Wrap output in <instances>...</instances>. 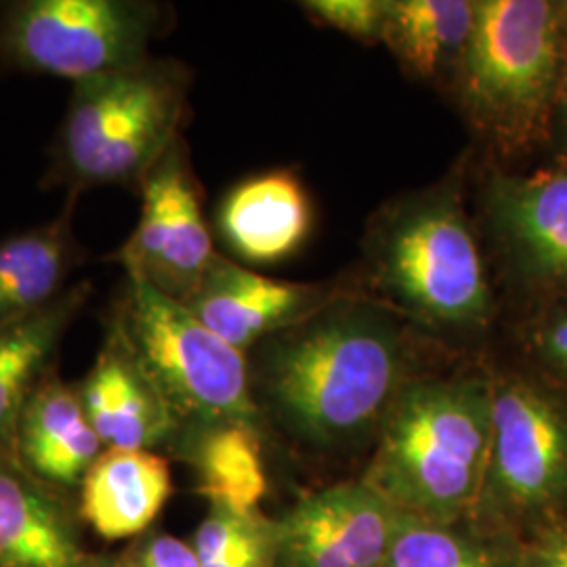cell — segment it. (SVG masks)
I'll return each mask as SVG.
<instances>
[{
	"label": "cell",
	"mask_w": 567,
	"mask_h": 567,
	"mask_svg": "<svg viewBox=\"0 0 567 567\" xmlns=\"http://www.w3.org/2000/svg\"><path fill=\"white\" fill-rule=\"evenodd\" d=\"M105 328L142 364L179 433L224 423L261 431L264 414L252 395L248 355L219 339L182 301L126 276Z\"/></svg>",
	"instance_id": "obj_5"
},
{
	"label": "cell",
	"mask_w": 567,
	"mask_h": 567,
	"mask_svg": "<svg viewBox=\"0 0 567 567\" xmlns=\"http://www.w3.org/2000/svg\"><path fill=\"white\" fill-rule=\"evenodd\" d=\"M564 4L477 0L452 93L473 133L498 150L524 142L557 97Z\"/></svg>",
	"instance_id": "obj_6"
},
{
	"label": "cell",
	"mask_w": 567,
	"mask_h": 567,
	"mask_svg": "<svg viewBox=\"0 0 567 567\" xmlns=\"http://www.w3.org/2000/svg\"><path fill=\"white\" fill-rule=\"evenodd\" d=\"M189 74L182 63H142L76 82L53 145L47 183L79 196L91 187L137 189L182 135Z\"/></svg>",
	"instance_id": "obj_4"
},
{
	"label": "cell",
	"mask_w": 567,
	"mask_h": 567,
	"mask_svg": "<svg viewBox=\"0 0 567 567\" xmlns=\"http://www.w3.org/2000/svg\"><path fill=\"white\" fill-rule=\"evenodd\" d=\"M60 503L0 450V567H84Z\"/></svg>",
	"instance_id": "obj_17"
},
{
	"label": "cell",
	"mask_w": 567,
	"mask_h": 567,
	"mask_svg": "<svg viewBox=\"0 0 567 567\" xmlns=\"http://www.w3.org/2000/svg\"><path fill=\"white\" fill-rule=\"evenodd\" d=\"M515 567H567V519L519 540Z\"/></svg>",
	"instance_id": "obj_25"
},
{
	"label": "cell",
	"mask_w": 567,
	"mask_h": 567,
	"mask_svg": "<svg viewBox=\"0 0 567 567\" xmlns=\"http://www.w3.org/2000/svg\"><path fill=\"white\" fill-rule=\"evenodd\" d=\"M466 166L463 154L440 182L374 213L355 288L447 349L475 344L496 316L484 238L466 204Z\"/></svg>",
	"instance_id": "obj_2"
},
{
	"label": "cell",
	"mask_w": 567,
	"mask_h": 567,
	"mask_svg": "<svg viewBox=\"0 0 567 567\" xmlns=\"http://www.w3.org/2000/svg\"><path fill=\"white\" fill-rule=\"evenodd\" d=\"M477 18V0H386L383 44L419 81L452 86Z\"/></svg>",
	"instance_id": "obj_20"
},
{
	"label": "cell",
	"mask_w": 567,
	"mask_h": 567,
	"mask_svg": "<svg viewBox=\"0 0 567 567\" xmlns=\"http://www.w3.org/2000/svg\"><path fill=\"white\" fill-rule=\"evenodd\" d=\"M311 227L309 194L290 171L243 179L217 206V231L231 255L246 264L286 261L307 243Z\"/></svg>",
	"instance_id": "obj_14"
},
{
	"label": "cell",
	"mask_w": 567,
	"mask_h": 567,
	"mask_svg": "<svg viewBox=\"0 0 567 567\" xmlns=\"http://www.w3.org/2000/svg\"><path fill=\"white\" fill-rule=\"evenodd\" d=\"M182 446L210 507L243 515L259 513L267 492L261 431L224 423L182 431Z\"/></svg>",
	"instance_id": "obj_21"
},
{
	"label": "cell",
	"mask_w": 567,
	"mask_h": 567,
	"mask_svg": "<svg viewBox=\"0 0 567 567\" xmlns=\"http://www.w3.org/2000/svg\"><path fill=\"white\" fill-rule=\"evenodd\" d=\"M421 341L389 307L343 286L248 353L255 402L313 450L374 440L389 405L416 374Z\"/></svg>",
	"instance_id": "obj_1"
},
{
	"label": "cell",
	"mask_w": 567,
	"mask_h": 567,
	"mask_svg": "<svg viewBox=\"0 0 567 567\" xmlns=\"http://www.w3.org/2000/svg\"><path fill=\"white\" fill-rule=\"evenodd\" d=\"M529 344L538 364L550 377L545 383L567 395V303L555 307L547 320L532 328Z\"/></svg>",
	"instance_id": "obj_24"
},
{
	"label": "cell",
	"mask_w": 567,
	"mask_h": 567,
	"mask_svg": "<svg viewBox=\"0 0 567 567\" xmlns=\"http://www.w3.org/2000/svg\"><path fill=\"white\" fill-rule=\"evenodd\" d=\"M517 545L473 522L440 524L402 513L383 567H515Z\"/></svg>",
	"instance_id": "obj_22"
},
{
	"label": "cell",
	"mask_w": 567,
	"mask_h": 567,
	"mask_svg": "<svg viewBox=\"0 0 567 567\" xmlns=\"http://www.w3.org/2000/svg\"><path fill=\"white\" fill-rule=\"evenodd\" d=\"M559 97H561V110H564V118H566L567 126V68L564 70L561 84H559Z\"/></svg>",
	"instance_id": "obj_28"
},
{
	"label": "cell",
	"mask_w": 567,
	"mask_h": 567,
	"mask_svg": "<svg viewBox=\"0 0 567 567\" xmlns=\"http://www.w3.org/2000/svg\"><path fill=\"white\" fill-rule=\"evenodd\" d=\"M339 284L286 282L215 255L185 307L225 343L250 353L265 339L328 303Z\"/></svg>",
	"instance_id": "obj_12"
},
{
	"label": "cell",
	"mask_w": 567,
	"mask_h": 567,
	"mask_svg": "<svg viewBox=\"0 0 567 567\" xmlns=\"http://www.w3.org/2000/svg\"><path fill=\"white\" fill-rule=\"evenodd\" d=\"M91 297V284L70 286L58 301L18 322L0 326V450L16 454L21 410L51 370L63 334Z\"/></svg>",
	"instance_id": "obj_19"
},
{
	"label": "cell",
	"mask_w": 567,
	"mask_h": 567,
	"mask_svg": "<svg viewBox=\"0 0 567 567\" xmlns=\"http://www.w3.org/2000/svg\"><path fill=\"white\" fill-rule=\"evenodd\" d=\"M561 25H564V39L567 41V2L564 4V16H561Z\"/></svg>",
	"instance_id": "obj_29"
},
{
	"label": "cell",
	"mask_w": 567,
	"mask_h": 567,
	"mask_svg": "<svg viewBox=\"0 0 567 567\" xmlns=\"http://www.w3.org/2000/svg\"><path fill=\"white\" fill-rule=\"evenodd\" d=\"M140 196V224L116 252V261L126 276L185 303L203 282L217 250L183 137L145 175Z\"/></svg>",
	"instance_id": "obj_9"
},
{
	"label": "cell",
	"mask_w": 567,
	"mask_h": 567,
	"mask_svg": "<svg viewBox=\"0 0 567 567\" xmlns=\"http://www.w3.org/2000/svg\"><path fill=\"white\" fill-rule=\"evenodd\" d=\"M173 492L168 461L154 450L105 447L82 480V515L107 540L143 532Z\"/></svg>",
	"instance_id": "obj_16"
},
{
	"label": "cell",
	"mask_w": 567,
	"mask_h": 567,
	"mask_svg": "<svg viewBox=\"0 0 567 567\" xmlns=\"http://www.w3.org/2000/svg\"><path fill=\"white\" fill-rule=\"evenodd\" d=\"M305 13L324 25L364 44L383 42L386 0H307Z\"/></svg>",
	"instance_id": "obj_23"
},
{
	"label": "cell",
	"mask_w": 567,
	"mask_h": 567,
	"mask_svg": "<svg viewBox=\"0 0 567 567\" xmlns=\"http://www.w3.org/2000/svg\"><path fill=\"white\" fill-rule=\"evenodd\" d=\"M482 238L529 288L567 292V171L517 177L494 171L480 192Z\"/></svg>",
	"instance_id": "obj_10"
},
{
	"label": "cell",
	"mask_w": 567,
	"mask_h": 567,
	"mask_svg": "<svg viewBox=\"0 0 567 567\" xmlns=\"http://www.w3.org/2000/svg\"><path fill=\"white\" fill-rule=\"evenodd\" d=\"M161 28L145 0H18L0 7V63L76 84L147 60Z\"/></svg>",
	"instance_id": "obj_8"
},
{
	"label": "cell",
	"mask_w": 567,
	"mask_h": 567,
	"mask_svg": "<svg viewBox=\"0 0 567 567\" xmlns=\"http://www.w3.org/2000/svg\"><path fill=\"white\" fill-rule=\"evenodd\" d=\"M81 393L49 370L21 410L16 456L44 484L74 486L102 456Z\"/></svg>",
	"instance_id": "obj_15"
},
{
	"label": "cell",
	"mask_w": 567,
	"mask_h": 567,
	"mask_svg": "<svg viewBox=\"0 0 567 567\" xmlns=\"http://www.w3.org/2000/svg\"><path fill=\"white\" fill-rule=\"evenodd\" d=\"M72 208L74 196L51 224L0 240V326L41 311L68 290V278L82 261Z\"/></svg>",
	"instance_id": "obj_18"
},
{
	"label": "cell",
	"mask_w": 567,
	"mask_h": 567,
	"mask_svg": "<svg viewBox=\"0 0 567 567\" xmlns=\"http://www.w3.org/2000/svg\"><path fill=\"white\" fill-rule=\"evenodd\" d=\"M400 515L362 480L311 492L276 522L278 567H383Z\"/></svg>",
	"instance_id": "obj_11"
},
{
	"label": "cell",
	"mask_w": 567,
	"mask_h": 567,
	"mask_svg": "<svg viewBox=\"0 0 567 567\" xmlns=\"http://www.w3.org/2000/svg\"><path fill=\"white\" fill-rule=\"evenodd\" d=\"M79 393L105 447L154 450L179 435L163 395L112 328Z\"/></svg>",
	"instance_id": "obj_13"
},
{
	"label": "cell",
	"mask_w": 567,
	"mask_h": 567,
	"mask_svg": "<svg viewBox=\"0 0 567 567\" xmlns=\"http://www.w3.org/2000/svg\"><path fill=\"white\" fill-rule=\"evenodd\" d=\"M492 377V450L473 524L524 540L567 519V395L517 372Z\"/></svg>",
	"instance_id": "obj_7"
},
{
	"label": "cell",
	"mask_w": 567,
	"mask_h": 567,
	"mask_svg": "<svg viewBox=\"0 0 567 567\" xmlns=\"http://www.w3.org/2000/svg\"><path fill=\"white\" fill-rule=\"evenodd\" d=\"M489 370L414 374L389 405L360 477L400 513L471 522L492 450Z\"/></svg>",
	"instance_id": "obj_3"
},
{
	"label": "cell",
	"mask_w": 567,
	"mask_h": 567,
	"mask_svg": "<svg viewBox=\"0 0 567 567\" xmlns=\"http://www.w3.org/2000/svg\"><path fill=\"white\" fill-rule=\"evenodd\" d=\"M206 567H278L276 522H267L243 547Z\"/></svg>",
	"instance_id": "obj_27"
},
{
	"label": "cell",
	"mask_w": 567,
	"mask_h": 567,
	"mask_svg": "<svg viewBox=\"0 0 567 567\" xmlns=\"http://www.w3.org/2000/svg\"><path fill=\"white\" fill-rule=\"evenodd\" d=\"M126 567H203L194 548L175 536H152L135 550Z\"/></svg>",
	"instance_id": "obj_26"
},
{
	"label": "cell",
	"mask_w": 567,
	"mask_h": 567,
	"mask_svg": "<svg viewBox=\"0 0 567 567\" xmlns=\"http://www.w3.org/2000/svg\"><path fill=\"white\" fill-rule=\"evenodd\" d=\"M84 567H107V566H102V564H93V566H84Z\"/></svg>",
	"instance_id": "obj_30"
}]
</instances>
